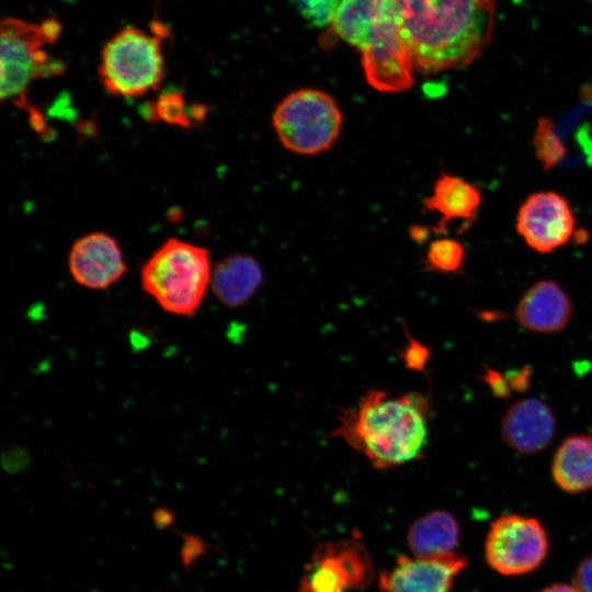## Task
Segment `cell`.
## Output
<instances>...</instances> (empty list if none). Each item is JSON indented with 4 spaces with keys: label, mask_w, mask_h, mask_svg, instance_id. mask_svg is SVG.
I'll return each mask as SVG.
<instances>
[{
    "label": "cell",
    "mask_w": 592,
    "mask_h": 592,
    "mask_svg": "<svg viewBox=\"0 0 592 592\" xmlns=\"http://www.w3.org/2000/svg\"><path fill=\"white\" fill-rule=\"evenodd\" d=\"M342 121L334 99L316 89L289 93L273 113V126L281 144L299 155L330 149L341 133Z\"/></svg>",
    "instance_id": "obj_7"
},
{
    "label": "cell",
    "mask_w": 592,
    "mask_h": 592,
    "mask_svg": "<svg viewBox=\"0 0 592 592\" xmlns=\"http://www.w3.org/2000/svg\"><path fill=\"white\" fill-rule=\"evenodd\" d=\"M574 224L569 202L553 191L530 195L516 217L519 235L539 253H548L566 244L573 235Z\"/></svg>",
    "instance_id": "obj_10"
},
{
    "label": "cell",
    "mask_w": 592,
    "mask_h": 592,
    "mask_svg": "<svg viewBox=\"0 0 592 592\" xmlns=\"http://www.w3.org/2000/svg\"><path fill=\"white\" fill-rule=\"evenodd\" d=\"M414 69L423 75L459 69L489 45L496 0H394Z\"/></svg>",
    "instance_id": "obj_1"
},
{
    "label": "cell",
    "mask_w": 592,
    "mask_h": 592,
    "mask_svg": "<svg viewBox=\"0 0 592 592\" xmlns=\"http://www.w3.org/2000/svg\"><path fill=\"white\" fill-rule=\"evenodd\" d=\"M1 100L12 101L31 115L38 112L27 100V90L37 79L60 76L65 65L44 49L57 41L61 26L55 19L31 23L5 18L0 25Z\"/></svg>",
    "instance_id": "obj_5"
},
{
    "label": "cell",
    "mask_w": 592,
    "mask_h": 592,
    "mask_svg": "<svg viewBox=\"0 0 592 592\" xmlns=\"http://www.w3.org/2000/svg\"><path fill=\"white\" fill-rule=\"evenodd\" d=\"M429 230L421 226H413L410 229V236L415 241H423L428 236Z\"/></svg>",
    "instance_id": "obj_27"
},
{
    "label": "cell",
    "mask_w": 592,
    "mask_h": 592,
    "mask_svg": "<svg viewBox=\"0 0 592 592\" xmlns=\"http://www.w3.org/2000/svg\"><path fill=\"white\" fill-rule=\"evenodd\" d=\"M72 278L87 288L104 289L126 272L116 240L105 232H91L78 239L68 258Z\"/></svg>",
    "instance_id": "obj_12"
},
{
    "label": "cell",
    "mask_w": 592,
    "mask_h": 592,
    "mask_svg": "<svg viewBox=\"0 0 592 592\" xmlns=\"http://www.w3.org/2000/svg\"><path fill=\"white\" fill-rule=\"evenodd\" d=\"M99 78L113 95L137 98L156 90L163 78V56L159 36L127 26L103 46Z\"/></svg>",
    "instance_id": "obj_6"
},
{
    "label": "cell",
    "mask_w": 592,
    "mask_h": 592,
    "mask_svg": "<svg viewBox=\"0 0 592 592\" xmlns=\"http://www.w3.org/2000/svg\"><path fill=\"white\" fill-rule=\"evenodd\" d=\"M207 249L170 238L141 267V286L166 311L192 316L212 282Z\"/></svg>",
    "instance_id": "obj_4"
},
{
    "label": "cell",
    "mask_w": 592,
    "mask_h": 592,
    "mask_svg": "<svg viewBox=\"0 0 592 592\" xmlns=\"http://www.w3.org/2000/svg\"><path fill=\"white\" fill-rule=\"evenodd\" d=\"M459 526L446 511L435 510L417 520L408 532V545L414 557H435L453 553Z\"/></svg>",
    "instance_id": "obj_18"
},
{
    "label": "cell",
    "mask_w": 592,
    "mask_h": 592,
    "mask_svg": "<svg viewBox=\"0 0 592 592\" xmlns=\"http://www.w3.org/2000/svg\"><path fill=\"white\" fill-rule=\"evenodd\" d=\"M464 259L465 249L458 240L439 238L429 244L423 263L428 271L456 273L460 271Z\"/></svg>",
    "instance_id": "obj_19"
},
{
    "label": "cell",
    "mask_w": 592,
    "mask_h": 592,
    "mask_svg": "<svg viewBox=\"0 0 592 592\" xmlns=\"http://www.w3.org/2000/svg\"><path fill=\"white\" fill-rule=\"evenodd\" d=\"M556 432L550 408L539 399L515 402L501 423L502 440L514 451L533 454L549 445Z\"/></svg>",
    "instance_id": "obj_13"
},
{
    "label": "cell",
    "mask_w": 592,
    "mask_h": 592,
    "mask_svg": "<svg viewBox=\"0 0 592 592\" xmlns=\"http://www.w3.org/2000/svg\"><path fill=\"white\" fill-rule=\"evenodd\" d=\"M553 477L566 492L592 489V434L567 437L553 460Z\"/></svg>",
    "instance_id": "obj_17"
},
{
    "label": "cell",
    "mask_w": 592,
    "mask_h": 592,
    "mask_svg": "<svg viewBox=\"0 0 592 592\" xmlns=\"http://www.w3.org/2000/svg\"><path fill=\"white\" fill-rule=\"evenodd\" d=\"M571 301L554 281L534 283L521 297L515 317L525 329L539 333L561 331L571 317Z\"/></svg>",
    "instance_id": "obj_14"
},
{
    "label": "cell",
    "mask_w": 592,
    "mask_h": 592,
    "mask_svg": "<svg viewBox=\"0 0 592 592\" xmlns=\"http://www.w3.org/2000/svg\"><path fill=\"white\" fill-rule=\"evenodd\" d=\"M262 281V269L257 260L251 255L236 254L216 265L210 286L225 306L239 307L254 295Z\"/></svg>",
    "instance_id": "obj_16"
},
{
    "label": "cell",
    "mask_w": 592,
    "mask_h": 592,
    "mask_svg": "<svg viewBox=\"0 0 592 592\" xmlns=\"http://www.w3.org/2000/svg\"><path fill=\"white\" fill-rule=\"evenodd\" d=\"M330 26L361 52L371 87L396 93L413 86L415 69L394 0H341Z\"/></svg>",
    "instance_id": "obj_3"
},
{
    "label": "cell",
    "mask_w": 592,
    "mask_h": 592,
    "mask_svg": "<svg viewBox=\"0 0 592 592\" xmlns=\"http://www.w3.org/2000/svg\"><path fill=\"white\" fill-rule=\"evenodd\" d=\"M574 582L581 592H592V555L579 565Z\"/></svg>",
    "instance_id": "obj_24"
},
{
    "label": "cell",
    "mask_w": 592,
    "mask_h": 592,
    "mask_svg": "<svg viewBox=\"0 0 592 592\" xmlns=\"http://www.w3.org/2000/svg\"><path fill=\"white\" fill-rule=\"evenodd\" d=\"M534 146L536 156L545 169L554 167L565 155V147L547 118L542 119L536 127Z\"/></svg>",
    "instance_id": "obj_21"
},
{
    "label": "cell",
    "mask_w": 592,
    "mask_h": 592,
    "mask_svg": "<svg viewBox=\"0 0 592 592\" xmlns=\"http://www.w3.org/2000/svg\"><path fill=\"white\" fill-rule=\"evenodd\" d=\"M179 535L183 539L180 549V565L182 570L189 573L198 559L205 556L208 549H212V546L201 536L186 533H179Z\"/></svg>",
    "instance_id": "obj_23"
},
{
    "label": "cell",
    "mask_w": 592,
    "mask_h": 592,
    "mask_svg": "<svg viewBox=\"0 0 592 592\" xmlns=\"http://www.w3.org/2000/svg\"><path fill=\"white\" fill-rule=\"evenodd\" d=\"M147 118L149 122L162 121L185 128L192 125L184 96L179 92H166L149 104Z\"/></svg>",
    "instance_id": "obj_20"
},
{
    "label": "cell",
    "mask_w": 592,
    "mask_h": 592,
    "mask_svg": "<svg viewBox=\"0 0 592 592\" xmlns=\"http://www.w3.org/2000/svg\"><path fill=\"white\" fill-rule=\"evenodd\" d=\"M547 551L548 537L542 524L517 514L493 521L485 547L488 565L504 576L533 571L545 560Z\"/></svg>",
    "instance_id": "obj_8"
},
{
    "label": "cell",
    "mask_w": 592,
    "mask_h": 592,
    "mask_svg": "<svg viewBox=\"0 0 592 592\" xmlns=\"http://www.w3.org/2000/svg\"><path fill=\"white\" fill-rule=\"evenodd\" d=\"M542 592H581V591L577 587L559 583V584L550 585L546 588L545 590H543Z\"/></svg>",
    "instance_id": "obj_26"
},
{
    "label": "cell",
    "mask_w": 592,
    "mask_h": 592,
    "mask_svg": "<svg viewBox=\"0 0 592 592\" xmlns=\"http://www.w3.org/2000/svg\"><path fill=\"white\" fill-rule=\"evenodd\" d=\"M373 578V562L362 543H323L307 563L298 592H351L366 588Z\"/></svg>",
    "instance_id": "obj_9"
},
{
    "label": "cell",
    "mask_w": 592,
    "mask_h": 592,
    "mask_svg": "<svg viewBox=\"0 0 592 592\" xmlns=\"http://www.w3.org/2000/svg\"><path fill=\"white\" fill-rule=\"evenodd\" d=\"M430 402L421 394L390 396L369 390L355 408L343 410L333 436L387 469L419 458L426 445Z\"/></svg>",
    "instance_id": "obj_2"
},
{
    "label": "cell",
    "mask_w": 592,
    "mask_h": 592,
    "mask_svg": "<svg viewBox=\"0 0 592 592\" xmlns=\"http://www.w3.org/2000/svg\"><path fill=\"white\" fill-rule=\"evenodd\" d=\"M340 0H296L305 19L316 26H330Z\"/></svg>",
    "instance_id": "obj_22"
},
{
    "label": "cell",
    "mask_w": 592,
    "mask_h": 592,
    "mask_svg": "<svg viewBox=\"0 0 592 592\" xmlns=\"http://www.w3.org/2000/svg\"><path fill=\"white\" fill-rule=\"evenodd\" d=\"M153 522L158 528H166L172 524L173 515L169 511L158 510L153 514Z\"/></svg>",
    "instance_id": "obj_25"
},
{
    "label": "cell",
    "mask_w": 592,
    "mask_h": 592,
    "mask_svg": "<svg viewBox=\"0 0 592 592\" xmlns=\"http://www.w3.org/2000/svg\"><path fill=\"white\" fill-rule=\"evenodd\" d=\"M481 204L480 190L456 175L443 173L434 182L432 194L424 198V210L440 214V221L434 231L445 232L446 226L454 221H463L468 227L476 218Z\"/></svg>",
    "instance_id": "obj_15"
},
{
    "label": "cell",
    "mask_w": 592,
    "mask_h": 592,
    "mask_svg": "<svg viewBox=\"0 0 592 592\" xmlns=\"http://www.w3.org/2000/svg\"><path fill=\"white\" fill-rule=\"evenodd\" d=\"M467 560L449 553L435 557L399 556L395 566L379 576L383 592H449Z\"/></svg>",
    "instance_id": "obj_11"
}]
</instances>
